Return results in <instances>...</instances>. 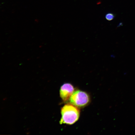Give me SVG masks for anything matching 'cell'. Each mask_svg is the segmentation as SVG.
Listing matches in <instances>:
<instances>
[{"instance_id": "6da1fadb", "label": "cell", "mask_w": 135, "mask_h": 135, "mask_svg": "<svg viewBox=\"0 0 135 135\" xmlns=\"http://www.w3.org/2000/svg\"><path fill=\"white\" fill-rule=\"evenodd\" d=\"M80 113V110L78 107L71 104H65L61 109L60 124H74L78 120Z\"/></svg>"}, {"instance_id": "7a4b0ae2", "label": "cell", "mask_w": 135, "mask_h": 135, "mask_svg": "<svg viewBox=\"0 0 135 135\" xmlns=\"http://www.w3.org/2000/svg\"><path fill=\"white\" fill-rule=\"evenodd\" d=\"M70 103L78 108L85 107L90 102V97L86 92L80 90L75 91L70 99Z\"/></svg>"}, {"instance_id": "3957f363", "label": "cell", "mask_w": 135, "mask_h": 135, "mask_svg": "<svg viewBox=\"0 0 135 135\" xmlns=\"http://www.w3.org/2000/svg\"><path fill=\"white\" fill-rule=\"evenodd\" d=\"M74 91L75 88L72 84L70 83L64 84L60 88V97L64 102H67L70 100Z\"/></svg>"}, {"instance_id": "277c9868", "label": "cell", "mask_w": 135, "mask_h": 135, "mask_svg": "<svg viewBox=\"0 0 135 135\" xmlns=\"http://www.w3.org/2000/svg\"><path fill=\"white\" fill-rule=\"evenodd\" d=\"M105 17L106 19L108 21H111L114 19L115 16L113 13H109L105 15Z\"/></svg>"}]
</instances>
